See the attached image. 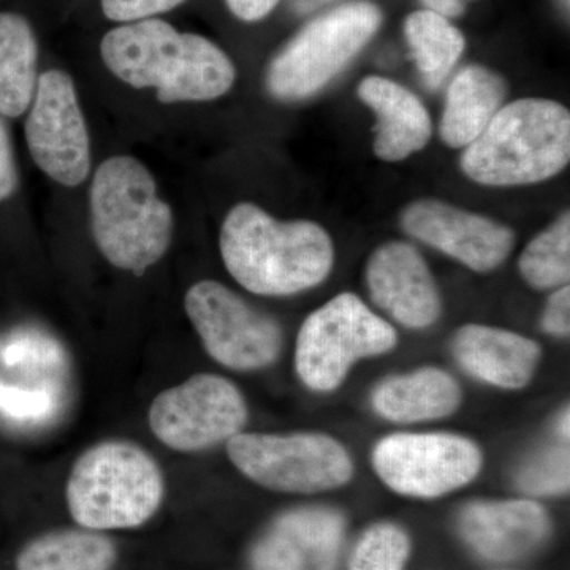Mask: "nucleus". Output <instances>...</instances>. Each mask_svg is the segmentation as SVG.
<instances>
[{
    "label": "nucleus",
    "mask_w": 570,
    "mask_h": 570,
    "mask_svg": "<svg viewBox=\"0 0 570 570\" xmlns=\"http://www.w3.org/2000/svg\"><path fill=\"white\" fill-rule=\"evenodd\" d=\"M100 55L116 78L135 89H154L163 104L209 102L236 80L235 63L223 48L156 18L111 29Z\"/></svg>",
    "instance_id": "1"
},
{
    "label": "nucleus",
    "mask_w": 570,
    "mask_h": 570,
    "mask_svg": "<svg viewBox=\"0 0 570 570\" xmlns=\"http://www.w3.org/2000/svg\"><path fill=\"white\" fill-rule=\"evenodd\" d=\"M220 255L232 277L253 294L287 296L324 283L335 264L328 232L313 220H277L254 204L225 217Z\"/></svg>",
    "instance_id": "2"
},
{
    "label": "nucleus",
    "mask_w": 570,
    "mask_h": 570,
    "mask_svg": "<svg viewBox=\"0 0 570 570\" xmlns=\"http://www.w3.org/2000/svg\"><path fill=\"white\" fill-rule=\"evenodd\" d=\"M94 242L116 268L141 275L167 253L174 238L170 205L151 171L132 156L99 165L89 190Z\"/></svg>",
    "instance_id": "3"
},
{
    "label": "nucleus",
    "mask_w": 570,
    "mask_h": 570,
    "mask_svg": "<svg viewBox=\"0 0 570 570\" xmlns=\"http://www.w3.org/2000/svg\"><path fill=\"white\" fill-rule=\"evenodd\" d=\"M569 160L568 108L549 99H519L502 105L464 148L461 170L482 186H528L560 175Z\"/></svg>",
    "instance_id": "4"
},
{
    "label": "nucleus",
    "mask_w": 570,
    "mask_h": 570,
    "mask_svg": "<svg viewBox=\"0 0 570 570\" xmlns=\"http://www.w3.org/2000/svg\"><path fill=\"white\" fill-rule=\"evenodd\" d=\"M164 491L163 472L148 452L110 441L86 450L73 464L67 504L86 530H127L151 519Z\"/></svg>",
    "instance_id": "5"
},
{
    "label": "nucleus",
    "mask_w": 570,
    "mask_h": 570,
    "mask_svg": "<svg viewBox=\"0 0 570 570\" xmlns=\"http://www.w3.org/2000/svg\"><path fill=\"white\" fill-rule=\"evenodd\" d=\"M384 21L371 0H348L303 26L266 70V89L283 102L316 96L374 39Z\"/></svg>",
    "instance_id": "6"
},
{
    "label": "nucleus",
    "mask_w": 570,
    "mask_h": 570,
    "mask_svg": "<svg viewBox=\"0 0 570 570\" xmlns=\"http://www.w3.org/2000/svg\"><path fill=\"white\" fill-rule=\"evenodd\" d=\"M396 332L354 294H341L307 316L296 340V373L307 387L332 392L356 360L392 351Z\"/></svg>",
    "instance_id": "7"
},
{
    "label": "nucleus",
    "mask_w": 570,
    "mask_h": 570,
    "mask_svg": "<svg viewBox=\"0 0 570 570\" xmlns=\"http://www.w3.org/2000/svg\"><path fill=\"white\" fill-rule=\"evenodd\" d=\"M227 453L246 478L285 493L337 489L351 480L354 471L343 445L325 434L238 433L228 439Z\"/></svg>",
    "instance_id": "8"
},
{
    "label": "nucleus",
    "mask_w": 570,
    "mask_h": 570,
    "mask_svg": "<svg viewBox=\"0 0 570 570\" xmlns=\"http://www.w3.org/2000/svg\"><path fill=\"white\" fill-rule=\"evenodd\" d=\"M187 317L209 355L236 371L275 363L283 333L275 318L258 313L242 296L216 281H200L184 298Z\"/></svg>",
    "instance_id": "9"
},
{
    "label": "nucleus",
    "mask_w": 570,
    "mask_h": 570,
    "mask_svg": "<svg viewBox=\"0 0 570 570\" xmlns=\"http://www.w3.org/2000/svg\"><path fill=\"white\" fill-rule=\"evenodd\" d=\"M247 422L245 397L227 379L197 374L165 390L149 409L154 436L178 452H198L236 436Z\"/></svg>",
    "instance_id": "10"
},
{
    "label": "nucleus",
    "mask_w": 570,
    "mask_h": 570,
    "mask_svg": "<svg viewBox=\"0 0 570 570\" xmlns=\"http://www.w3.org/2000/svg\"><path fill=\"white\" fill-rule=\"evenodd\" d=\"M33 163L56 183L77 187L91 170V141L70 75L41 73L26 121Z\"/></svg>",
    "instance_id": "11"
},
{
    "label": "nucleus",
    "mask_w": 570,
    "mask_h": 570,
    "mask_svg": "<svg viewBox=\"0 0 570 570\" xmlns=\"http://www.w3.org/2000/svg\"><path fill=\"white\" fill-rule=\"evenodd\" d=\"M374 469L385 485L412 498H438L478 478L482 453L455 434H393L373 453Z\"/></svg>",
    "instance_id": "12"
},
{
    "label": "nucleus",
    "mask_w": 570,
    "mask_h": 570,
    "mask_svg": "<svg viewBox=\"0 0 570 570\" xmlns=\"http://www.w3.org/2000/svg\"><path fill=\"white\" fill-rule=\"evenodd\" d=\"M401 225L412 238L479 273L498 268L515 239L508 225L431 198L407 205Z\"/></svg>",
    "instance_id": "13"
},
{
    "label": "nucleus",
    "mask_w": 570,
    "mask_h": 570,
    "mask_svg": "<svg viewBox=\"0 0 570 570\" xmlns=\"http://www.w3.org/2000/svg\"><path fill=\"white\" fill-rule=\"evenodd\" d=\"M371 299L407 328H426L441 314V295L425 258L403 242L385 243L366 265Z\"/></svg>",
    "instance_id": "14"
},
{
    "label": "nucleus",
    "mask_w": 570,
    "mask_h": 570,
    "mask_svg": "<svg viewBox=\"0 0 570 570\" xmlns=\"http://www.w3.org/2000/svg\"><path fill=\"white\" fill-rule=\"evenodd\" d=\"M344 521L326 509L285 513L254 549L253 570H335Z\"/></svg>",
    "instance_id": "15"
},
{
    "label": "nucleus",
    "mask_w": 570,
    "mask_h": 570,
    "mask_svg": "<svg viewBox=\"0 0 570 570\" xmlns=\"http://www.w3.org/2000/svg\"><path fill=\"white\" fill-rule=\"evenodd\" d=\"M460 527L480 557L508 562L542 542L549 532V517L532 501L475 502L464 509Z\"/></svg>",
    "instance_id": "16"
},
{
    "label": "nucleus",
    "mask_w": 570,
    "mask_h": 570,
    "mask_svg": "<svg viewBox=\"0 0 570 570\" xmlns=\"http://www.w3.org/2000/svg\"><path fill=\"white\" fill-rule=\"evenodd\" d=\"M358 97L376 115L374 154L384 163H401L422 151L433 135L425 105L400 82L384 77H366Z\"/></svg>",
    "instance_id": "17"
},
{
    "label": "nucleus",
    "mask_w": 570,
    "mask_h": 570,
    "mask_svg": "<svg viewBox=\"0 0 570 570\" xmlns=\"http://www.w3.org/2000/svg\"><path fill=\"white\" fill-rule=\"evenodd\" d=\"M453 354L471 376L497 387L521 389L534 374L540 348L517 333L466 325L453 340Z\"/></svg>",
    "instance_id": "18"
},
{
    "label": "nucleus",
    "mask_w": 570,
    "mask_h": 570,
    "mask_svg": "<svg viewBox=\"0 0 570 570\" xmlns=\"http://www.w3.org/2000/svg\"><path fill=\"white\" fill-rule=\"evenodd\" d=\"M508 97V82L489 67L466 66L453 77L445 96L439 134L450 148L478 140Z\"/></svg>",
    "instance_id": "19"
},
{
    "label": "nucleus",
    "mask_w": 570,
    "mask_h": 570,
    "mask_svg": "<svg viewBox=\"0 0 570 570\" xmlns=\"http://www.w3.org/2000/svg\"><path fill=\"white\" fill-rule=\"evenodd\" d=\"M461 403L455 379L436 367L382 382L373 395L379 415L396 423H417L448 417Z\"/></svg>",
    "instance_id": "20"
},
{
    "label": "nucleus",
    "mask_w": 570,
    "mask_h": 570,
    "mask_svg": "<svg viewBox=\"0 0 570 570\" xmlns=\"http://www.w3.org/2000/svg\"><path fill=\"white\" fill-rule=\"evenodd\" d=\"M39 45L31 24L0 11V115L18 118L31 107L39 73Z\"/></svg>",
    "instance_id": "21"
},
{
    "label": "nucleus",
    "mask_w": 570,
    "mask_h": 570,
    "mask_svg": "<svg viewBox=\"0 0 570 570\" xmlns=\"http://www.w3.org/2000/svg\"><path fill=\"white\" fill-rule=\"evenodd\" d=\"M404 36L420 77L430 89L441 88L466 50L464 33L449 18L426 9L409 14Z\"/></svg>",
    "instance_id": "22"
},
{
    "label": "nucleus",
    "mask_w": 570,
    "mask_h": 570,
    "mask_svg": "<svg viewBox=\"0 0 570 570\" xmlns=\"http://www.w3.org/2000/svg\"><path fill=\"white\" fill-rule=\"evenodd\" d=\"M116 549L92 531H59L32 540L21 551L17 570H110Z\"/></svg>",
    "instance_id": "23"
},
{
    "label": "nucleus",
    "mask_w": 570,
    "mask_h": 570,
    "mask_svg": "<svg viewBox=\"0 0 570 570\" xmlns=\"http://www.w3.org/2000/svg\"><path fill=\"white\" fill-rule=\"evenodd\" d=\"M520 273L531 287H562L570 279V216L562 213L560 219L535 236L521 254Z\"/></svg>",
    "instance_id": "24"
},
{
    "label": "nucleus",
    "mask_w": 570,
    "mask_h": 570,
    "mask_svg": "<svg viewBox=\"0 0 570 570\" xmlns=\"http://www.w3.org/2000/svg\"><path fill=\"white\" fill-rule=\"evenodd\" d=\"M407 554L406 534L393 524H377L360 540L348 570H403Z\"/></svg>",
    "instance_id": "25"
},
{
    "label": "nucleus",
    "mask_w": 570,
    "mask_h": 570,
    "mask_svg": "<svg viewBox=\"0 0 570 570\" xmlns=\"http://www.w3.org/2000/svg\"><path fill=\"white\" fill-rule=\"evenodd\" d=\"M0 358L9 367L52 371L62 370L66 365L61 346L37 330H22L11 335L0 351Z\"/></svg>",
    "instance_id": "26"
},
{
    "label": "nucleus",
    "mask_w": 570,
    "mask_h": 570,
    "mask_svg": "<svg viewBox=\"0 0 570 570\" xmlns=\"http://www.w3.org/2000/svg\"><path fill=\"white\" fill-rule=\"evenodd\" d=\"M519 489L532 497H551L569 490V445L547 450L521 469Z\"/></svg>",
    "instance_id": "27"
},
{
    "label": "nucleus",
    "mask_w": 570,
    "mask_h": 570,
    "mask_svg": "<svg viewBox=\"0 0 570 570\" xmlns=\"http://www.w3.org/2000/svg\"><path fill=\"white\" fill-rule=\"evenodd\" d=\"M58 409L52 387L22 389L0 382V414L21 423H40L51 419Z\"/></svg>",
    "instance_id": "28"
},
{
    "label": "nucleus",
    "mask_w": 570,
    "mask_h": 570,
    "mask_svg": "<svg viewBox=\"0 0 570 570\" xmlns=\"http://www.w3.org/2000/svg\"><path fill=\"white\" fill-rule=\"evenodd\" d=\"M186 0H100L102 11L108 20L127 22L151 20L156 14L167 13Z\"/></svg>",
    "instance_id": "29"
},
{
    "label": "nucleus",
    "mask_w": 570,
    "mask_h": 570,
    "mask_svg": "<svg viewBox=\"0 0 570 570\" xmlns=\"http://www.w3.org/2000/svg\"><path fill=\"white\" fill-rule=\"evenodd\" d=\"M542 326L547 333L557 336H569L570 332V288L562 285L550 296L543 311Z\"/></svg>",
    "instance_id": "30"
},
{
    "label": "nucleus",
    "mask_w": 570,
    "mask_h": 570,
    "mask_svg": "<svg viewBox=\"0 0 570 570\" xmlns=\"http://www.w3.org/2000/svg\"><path fill=\"white\" fill-rule=\"evenodd\" d=\"M18 175L13 149L6 124L0 118V200H6L17 189Z\"/></svg>",
    "instance_id": "31"
},
{
    "label": "nucleus",
    "mask_w": 570,
    "mask_h": 570,
    "mask_svg": "<svg viewBox=\"0 0 570 570\" xmlns=\"http://www.w3.org/2000/svg\"><path fill=\"white\" fill-rule=\"evenodd\" d=\"M224 2L238 20L257 22L268 17L281 0H224Z\"/></svg>",
    "instance_id": "32"
},
{
    "label": "nucleus",
    "mask_w": 570,
    "mask_h": 570,
    "mask_svg": "<svg viewBox=\"0 0 570 570\" xmlns=\"http://www.w3.org/2000/svg\"><path fill=\"white\" fill-rule=\"evenodd\" d=\"M420 2L423 3L426 10L453 20V18L463 17L469 3L474 2V0H420Z\"/></svg>",
    "instance_id": "33"
},
{
    "label": "nucleus",
    "mask_w": 570,
    "mask_h": 570,
    "mask_svg": "<svg viewBox=\"0 0 570 570\" xmlns=\"http://www.w3.org/2000/svg\"><path fill=\"white\" fill-rule=\"evenodd\" d=\"M332 2H335V0H292V7H294L296 13L306 14L330 6Z\"/></svg>",
    "instance_id": "34"
},
{
    "label": "nucleus",
    "mask_w": 570,
    "mask_h": 570,
    "mask_svg": "<svg viewBox=\"0 0 570 570\" xmlns=\"http://www.w3.org/2000/svg\"><path fill=\"white\" fill-rule=\"evenodd\" d=\"M560 431L562 436L569 439V409H566L564 415L560 420Z\"/></svg>",
    "instance_id": "35"
}]
</instances>
